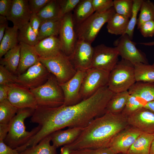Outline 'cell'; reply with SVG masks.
<instances>
[{"instance_id":"45","label":"cell","mask_w":154,"mask_h":154,"mask_svg":"<svg viewBox=\"0 0 154 154\" xmlns=\"http://www.w3.org/2000/svg\"><path fill=\"white\" fill-rule=\"evenodd\" d=\"M29 23L31 27L38 36L39 30L42 21L37 14L32 13Z\"/></svg>"},{"instance_id":"36","label":"cell","mask_w":154,"mask_h":154,"mask_svg":"<svg viewBox=\"0 0 154 154\" xmlns=\"http://www.w3.org/2000/svg\"><path fill=\"white\" fill-rule=\"evenodd\" d=\"M147 102L140 98L130 94L126 104L122 113L127 116L144 107Z\"/></svg>"},{"instance_id":"51","label":"cell","mask_w":154,"mask_h":154,"mask_svg":"<svg viewBox=\"0 0 154 154\" xmlns=\"http://www.w3.org/2000/svg\"><path fill=\"white\" fill-rule=\"evenodd\" d=\"M60 151L61 154H70V150L68 147L66 146L61 147Z\"/></svg>"},{"instance_id":"7","label":"cell","mask_w":154,"mask_h":154,"mask_svg":"<svg viewBox=\"0 0 154 154\" xmlns=\"http://www.w3.org/2000/svg\"><path fill=\"white\" fill-rule=\"evenodd\" d=\"M39 60L55 77L60 85L70 80L77 72L69 57L62 51L51 57L39 58Z\"/></svg>"},{"instance_id":"46","label":"cell","mask_w":154,"mask_h":154,"mask_svg":"<svg viewBox=\"0 0 154 154\" xmlns=\"http://www.w3.org/2000/svg\"><path fill=\"white\" fill-rule=\"evenodd\" d=\"M12 0H0V15L6 17L11 7Z\"/></svg>"},{"instance_id":"18","label":"cell","mask_w":154,"mask_h":154,"mask_svg":"<svg viewBox=\"0 0 154 154\" xmlns=\"http://www.w3.org/2000/svg\"><path fill=\"white\" fill-rule=\"evenodd\" d=\"M32 13L28 0H13L6 17L19 30L29 23Z\"/></svg>"},{"instance_id":"8","label":"cell","mask_w":154,"mask_h":154,"mask_svg":"<svg viewBox=\"0 0 154 154\" xmlns=\"http://www.w3.org/2000/svg\"><path fill=\"white\" fill-rule=\"evenodd\" d=\"M110 72L91 68L86 73L82 85L80 94L82 100L88 98L101 88L108 86Z\"/></svg>"},{"instance_id":"49","label":"cell","mask_w":154,"mask_h":154,"mask_svg":"<svg viewBox=\"0 0 154 154\" xmlns=\"http://www.w3.org/2000/svg\"><path fill=\"white\" fill-rule=\"evenodd\" d=\"M7 21L6 17L0 15V42L4 36L5 30L8 26Z\"/></svg>"},{"instance_id":"6","label":"cell","mask_w":154,"mask_h":154,"mask_svg":"<svg viewBox=\"0 0 154 154\" xmlns=\"http://www.w3.org/2000/svg\"><path fill=\"white\" fill-rule=\"evenodd\" d=\"M116 13L113 7L104 11L95 12L77 25L76 32L78 39H82L91 44L104 25Z\"/></svg>"},{"instance_id":"13","label":"cell","mask_w":154,"mask_h":154,"mask_svg":"<svg viewBox=\"0 0 154 154\" xmlns=\"http://www.w3.org/2000/svg\"><path fill=\"white\" fill-rule=\"evenodd\" d=\"M94 51L91 43L78 39L73 52L69 57L76 70L86 71L91 68Z\"/></svg>"},{"instance_id":"30","label":"cell","mask_w":154,"mask_h":154,"mask_svg":"<svg viewBox=\"0 0 154 154\" xmlns=\"http://www.w3.org/2000/svg\"><path fill=\"white\" fill-rule=\"evenodd\" d=\"M51 135L41 140L36 145L28 148L20 154H57V148L50 144Z\"/></svg>"},{"instance_id":"40","label":"cell","mask_w":154,"mask_h":154,"mask_svg":"<svg viewBox=\"0 0 154 154\" xmlns=\"http://www.w3.org/2000/svg\"><path fill=\"white\" fill-rule=\"evenodd\" d=\"M17 76L10 72L5 66H0V85L16 84Z\"/></svg>"},{"instance_id":"26","label":"cell","mask_w":154,"mask_h":154,"mask_svg":"<svg viewBox=\"0 0 154 154\" xmlns=\"http://www.w3.org/2000/svg\"><path fill=\"white\" fill-rule=\"evenodd\" d=\"M129 18L116 13L107 23L106 28L109 33L116 35L124 34Z\"/></svg>"},{"instance_id":"39","label":"cell","mask_w":154,"mask_h":154,"mask_svg":"<svg viewBox=\"0 0 154 154\" xmlns=\"http://www.w3.org/2000/svg\"><path fill=\"white\" fill-rule=\"evenodd\" d=\"M60 8V17L73 11L80 0H57Z\"/></svg>"},{"instance_id":"44","label":"cell","mask_w":154,"mask_h":154,"mask_svg":"<svg viewBox=\"0 0 154 154\" xmlns=\"http://www.w3.org/2000/svg\"><path fill=\"white\" fill-rule=\"evenodd\" d=\"M51 0H29L28 4L32 13L37 14Z\"/></svg>"},{"instance_id":"21","label":"cell","mask_w":154,"mask_h":154,"mask_svg":"<svg viewBox=\"0 0 154 154\" xmlns=\"http://www.w3.org/2000/svg\"><path fill=\"white\" fill-rule=\"evenodd\" d=\"M84 127L68 128L65 130H57L51 135L52 145L57 149L71 143L80 134Z\"/></svg>"},{"instance_id":"23","label":"cell","mask_w":154,"mask_h":154,"mask_svg":"<svg viewBox=\"0 0 154 154\" xmlns=\"http://www.w3.org/2000/svg\"><path fill=\"white\" fill-rule=\"evenodd\" d=\"M154 134L143 132L137 138L125 154H149Z\"/></svg>"},{"instance_id":"9","label":"cell","mask_w":154,"mask_h":154,"mask_svg":"<svg viewBox=\"0 0 154 154\" xmlns=\"http://www.w3.org/2000/svg\"><path fill=\"white\" fill-rule=\"evenodd\" d=\"M50 73L40 61L17 76V84L29 90L37 88L47 80Z\"/></svg>"},{"instance_id":"19","label":"cell","mask_w":154,"mask_h":154,"mask_svg":"<svg viewBox=\"0 0 154 154\" xmlns=\"http://www.w3.org/2000/svg\"><path fill=\"white\" fill-rule=\"evenodd\" d=\"M34 47L39 58L51 57L62 51L60 40L55 36L49 37L40 40Z\"/></svg>"},{"instance_id":"20","label":"cell","mask_w":154,"mask_h":154,"mask_svg":"<svg viewBox=\"0 0 154 154\" xmlns=\"http://www.w3.org/2000/svg\"><path fill=\"white\" fill-rule=\"evenodd\" d=\"M19 44L20 48V59L16 74L17 76L23 73L39 61V57L34 46L21 42Z\"/></svg>"},{"instance_id":"5","label":"cell","mask_w":154,"mask_h":154,"mask_svg":"<svg viewBox=\"0 0 154 154\" xmlns=\"http://www.w3.org/2000/svg\"><path fill=\"white\" fill-rule=\"evenodd\" d=\"M136 82L134 65L121 59L110 72L108 87L116 93L128 91Z\"/></svg>"},{"instance_id":"28","label":"cell","mask_w":154,"mask_h":154,"mask_svg":"<svg viewBox=\"0 0 154 154\" xmlns=\"http://www.w3.org/2000/svg\"><path fill=\"white\" fill-rule=\"evenodd\" d=\"M20 51L19 44L8 51L0 61L1 65L16 75L19 63Z\"/></svg>"},{"instance_id":"3","label":"cell","mask_w":154,"mask_h":154,"mask_svg":"<svg viewBox=\"0 0 154 154\" xmlns=\"http://www.w3.org/2000/svg\"><path fill=\"white\" fill-rule=\"evenodd\" d=\"M35 109L31 108L19 109L9 123V131L4 141L12 148L16 149L25 144L39 130L38 125L31 131L26 130L25 119L31 116Z\"/></svg>"},{"instance_id":"24","label":"cell","mask_w":154,"mask_h":154,"mask_svg":"<svg viewBox=\"0 0 154 154\" xmlns=\"http://www.w3.org/2000/svg\"><path fill=\"white\" fill-rule=\"evenodd\" d=\"M19 29L13 26L7 27L3 38L0 42V58H1L9 50L18 44V36Z\"/></svg>"},{"instance_id":"1","label":"cell","mask_w":154,"mask_h":154,"mask_svg":"<svg viewBox=\"0 0 154 154\" xmlns=\"http://www.w3.org/2000/svg\"><path fill=\"white\" fill-rule=\"evenodd\" d=\"M114 93L107 86L74 105L40 107L37 119L41 132L47 136L67 127H84L105 112L107 104Z\"/></svg>"},{"instance_id":"33","label":"cell","mask_w":154,"mask_h":154,"mask_svg":"<svg viewBox=\"0 0 154 154\" xmlns=\"http://www.w3.org/2000/svg\"><path fill=\"white\" fill-rule=\"evenodd\" d=\"M18 39L19 42H22L33 46H34L39 41L38 36L29 22L19 30Z\"/></svg>"},{"instance_id":"4","label":"cell","mask_w":154,"mask_h":154,"mask_svg":"<svg viewBox=\"0 0 154 154\" xmlns=\"http://www.w3.org/2000/svg\"><path fill=\"white\" fill-rule=\"evenodd\" d=\"M30 90L35 96L37 106L54 108L64 104L62 89L55 77L51 73L44 84Z\"/></svg>"},{"instance_id":"55","label":"cell","mask_w":154,"mask_h":154,"mask_svg":"<svg viewBox=\"0 0 154 154\" xmlns=\"http://www.w3.org/2000/svg\"><path fill=\"white\" fill-rule=\"evenodd\" d=\"M152 65L154 67V63L153 64H152Z\"/></svg>"},{"instance_id":"22","label":"cell","mask_w":154,"mask_h":154,"mask_svg":"<svg viewBox=\"0 0 154 154\" xmlns=\"http://www.w3.org/2000/svg\"><path fill=\"white\" fill-rule=\"evenodd\" d=\"M128 91L130 94L139 97L147 103L154 101V82H136Z\"/></svg>"},{"instance_id":"43","label":"cell","mask_w":154,"mask_h":154,"mask_svg":"<svg viewBox=\"0 0 154 154\" xmlns=\"http://www.w3.org/2000/svg\"><path fill=\"white\" fill-rule=\"evenodd\" d=\"M139 29L144 37H153L154 36V21H149L143 23Z\"/></svg>"},{"instance_id":"48","label":"cell","mask_w":154,"mask_h":154,"mask_svg":"<svg viewBox=\"0 0 154 154\" xmlns=\"http://www.w3.org/2000/svg\"><path fill=\"white\" fill-rule=\"evenodd\" d=\"M10 85H0V102L7 99Z\"/></svg>"},{"instance_id":"16","label":"cell","mask_w":154,"mask_h":154,"mask_svg":"<svg viewBox=\"0 0 154 154\" xmlns=\"http://www.w3.org/2000/svg\"><path fill=\"white\" fill-rule=\"evenodd\" d=\"M126 128L115 135L108 147L115 154H125L138 137L143 133L133 127Z\"/></svg>"},{"instance_id":"37","label":"cell","mask_w":154,"mask_h":154,"mask_svg":"<svg viewBox=\"0 0 154 154\" xmlns=\"http://www.w3.org/2000/svg\"><path fill=\"white\" fill-rule=\"evenodd\" d=\"M133 0H114L113 7L116 13L129 19L132 13Z\"/></svg>"},{"instance_id":"50","label":"cell","mask_w":154,"mask_h":154,"mask_svg":"<svg viewBox=\"0 0 154 154\" xmlns=\"http://www.w3.org/2000/svg\"><path fill=\"white\" fill-rule=\"evenodd\" d=\"M9 124L0 123V141H4L9 131Z\"/></svg>"},{"instance_id":"42","label":"cell","mask_w":154,"mask_h":154,"mask_svg":"<svg viewBox=\"0 0 154 154\" xmlns=\"http://www.w3.org/2000/svg\"><path fill=\"white\" fill-rule=\"evenodd\" d=\"M92 4L95 12L106 11L113 6L112 0H92Z\"/></svg>"},{"instance_id":"52","label":"cell","mask_w":154,"mask_h":154,"mask_svg":"<svg viewBox=\"0 0 154 154\" xmlns=\"http://www.w3.org/2000/svg\"><path fill=\"white\" fill-rule=\"evenodd\" d=\"M144 107L154 112V101L147 103Z\"/></svg>"},{"instance_id":"32","label":"cell","mask_w":154,"mask_h":154,"mask_svg":"<svg viewBox=\"0 0 154 154\" xmlns=\"http://www.w3.org/2000/svg\"><path fill=\"white\" fill-rule=\"evenodd\" d=\"M37 14L42 22L60 18L59 7L57 0H51Z\"/></svg>"},{"instance_id":"34","label":"cell","mask_w":154,"mask_h":154,"mask_svg":"<svg viewBox=\"0 0 154 154\" xmlns=\"http://www.w3.org/2000/svg\"><path fill=\"white\" fill-rule=\"evenodd\" d=\"M140 11L137 24L138 29L143 23L154 21V3L149 0H143Z\"/></svg>"},{"instance_id":"27","label":"cell","mask_w":154,"mask_h":154,"mask_svg":"<svg viewBox=\"0 0 154 154\" xmlns=\"http://www.w3.org/2000/svg\"><path fill=\"white\" fill-rule=\"evenodd\" d=\"M129 95L128 91L114 93L107 104L105 112L114 114L121 113Z\"/></svg>"},{"instance_id":"2","label":"cell","mask_w":154,"mask_h":154,"mask_svg":"<svg viewBox=\"0 0 154 154\" xmlns=\"http://www.w3.org/2000/svg\"><path fill=\"white\" fill-rule=\"evenodd\" d=\"M127 117L122 113L105 112L84 127L74 141L65 146L70 150L108 147L114 137L128 127Z\"/></svg>"},{"instance_id":"11","label":"cell","mask_w":154,"mask_h":154,"mask_svg":"<svg viewBox=\"0 0 154 154\" xmlns=\"http://www.w3.org/2000/svg\"><path fill=\"white\" fill-rule=\"evenodd\" d=\"M119 56L122 59L129 61L133 65L138 63L148 64V61L145 54L136 47V43L125 34L114 42Z\"/></svg>"},{"instance_id":"56","label":"cell","mask_w":154,"mask_h":154,"mask_svg":"<svg viewBox=\"0 0 154 154\" xmlns=\"http://www.w3.org/2000/svg\"><path fill=\"white\" fill-rule=\"evenodd\" d=\"M123 154V153H119V154Z\"/></svg>"},{"instance_id":"14","label":"cell","mask_w":154,"mask_h":154,"mask_svg":"<svg viewBox=\"0 0 154 154\" xmlns=\"http://www.w3.org/2000/svg\"><path fill=\"white\" fill-rule=\"evenodd\" d=\"M7 99L18 109H35L37 107L36 98L30 90L16 84L10 85Z\"/></svg>"},{"instance_id":"31","label":"cell","mask_w":154,"mask_h":154,"mask_svg":"<svg viewBox=\"0 0 154 154\" xmlns=\"http://www.w3.org/2000/svg\"><path fill=\"white\" fill-rule=\"evenodd\" d=\"M134 66L136 82H154V67L152 65L138 63Z\"/></svg>"},{"instance_id":"54","label":"cell","mask_w":154,"mask_h":154,"mask_svg":"<svg viewBox=\"0 0 154 154\" xmlns=\"http://www.w3.org/2000/svg\"><path fill=\"white\" fill-rule=\"evenodd\" d=\"M149 154H154V137L151 144Z\"/></svg>"},{"instance_id":"15","label":"cell","mask_w":154,"mask_h":154,"mask_svg":"<svg viewBox=\"0 0 154 154\" xmlns=\"http://www.w3.org/2000/svg\"><path fill=\"white\" fill-rule=\"evenodd\" d=\"M86 71L77 70L76 74L66 82L60 85L64 96L63 105H72L82 100L80 91Z\"/></svg>"},{"instance_id":"12","label":"cell","mask_w":154,"mask_h":154,"mask_svg":"<svg viewBox=\"0 0 154 154\" xmlns=\"http://www.w3.org/2000/svg\"><path fill=\"white\" fill-rule=\"evenodd\" d=\"M74 25L71 12L61 18L59 39L62 51L68 57L72 54L78 40Z\"/></svg>"},{"instance_id":"53","label":"cell","mask_w":154,"mask_h":154,"mask_svg":"<svg viewBox=\"0 0 154 154\" xmlns=\"http://www.w3.org/2000/svg\"><path fill=\"white\" fill-rule=\"evenodd\" d=\"M139 43L140 44L146 46H154V41L146 42H140Z\"/></svg>"},{"instance_id":"35","label":"cell","mask_w":154,"mask_h":154,"mask_svg":"<svg viewBox=\"0 0 154 154\" xmlns=\"http://www.w3.org/2000/svg\"><path fill=\"white\" fill-rule=\"evenodd\" d=\"M18 109L8 99L0 102V123L9 124Z\"/></svg>"},{"instance_id":"25","label":"cell","mask_w":154,"mask_h":154,"mask_svg":"<svg viewBox=\"0 0 154 154\" xmlns=\"http://www.w3.org/2000/svg\"><path fill=\"white\" fill-rule=\"evenodd\" d=\"M94 12L92 0H80L72 14L74 24L79 25Z\"/></svg>"},{"instance_id":"10","label":"cell","mask_w":154,"mask_h":154,"mask_svg":"<svg viewBox=\"0 0 154 154\" xmlns=\"http://www.w3.org/2000/svg\"><path fill=\"white\" fill-rule=\"evenodd\" d=\"M94 49L91 68L110 72L119 61V55L116 48L101 44L94 47Z\"/></svg>"},{"instance_id":"17","label":"cell","mask_w":154,"mask_h":154,"mask_svg":"<svg viewBox=\"0 0 154 154\" xmlns=\"http://www.w3.org/2000/svg\"><path fill=\"white\" fill-rule=\"evenodd\" d=\"M129 125L142 132L154 134V112L142 108L127 116Z\"/></svg>"},{"instance_id":"29","label":"cell","mask_w":154,"mask_h":154,"mask_svg":"<svg viewBox=\"0 0 154 154\" xmlns=\"http://www.w3.org/2000/svg\"><path fill=\"white\" fill-rule=\"evenodd\" d=\"M61 18L42 22L38 35L39 40L51 36H57L59 34Z\"/></svg>"},{"instance_id":"38","label":"cell","mask_w":154,"mask_h":154,"mask_svg":"<svg viewBox=\"0 0 154 154\" xmlns=\"http://www.w3.org/2000/svg\"><path fill=\"white\" fill-rule=\"evenodd\" d=\"M143 0H133V7L131 18L129 19L127 29L124 34H127L130 39H132L134 30L137 24V15Z\"/></svg>"},{"instance_id":"47","label":"cell","mask_w":154,"mask_h":154,"mask_svg":"<svg viewBox=\"0 0 154 154\" xmlns=\"http://www.w3.org/2000/svg\"><path fill=\"white\" fill-rule=\"evenodd\" d=\"M0 154H20L16 149L12 148L3 141H0Z\"/></svg>"},{"instance_id":"41","label":"cell","mask_w":154,"mask_h":154,"mask_svg":"<svg viewBox=\"0 0 154 154\" xmlns=\"http://www.w3.org/2000/svg\"><path fill=\"white\" fill-rule=\"evenodd\" d=\"M70 154H115L109 147L70 150Z\"/></svg>"}]
</instances>
